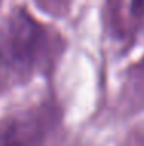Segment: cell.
I'll list each match as a JSON object with an SVG mask.
<instances>
[{"mask_svg":"<svg viewBox=\"0 0 144 146\" xmlns=\"http://www.w3.org/2000/svg\"><path fill=\"white\" fill-rule=\"evenodd\" d=\"M47 2L53 3V5H64V3L68 2V0H47Z\"/></svg>","mask_w":144,"mask_h":146,"instance_id":"cell-5","label":"cell"},{"mask_svg":"<svg viewBox=\"0 0 144 146\" xmlns=\"http://www.w3.org/2000/svg\"><path fill=\"white\" fill-rule=\"evenodd\" d=\"M124 100L129 109H138L144 104V59L129 73Z\"/></svg>","mask_w":144,"mask_h":146,"instance_id":"cell-3","label":"cell"},{"mask_svg":"<svg viewBox=\"0 0 144 146\" xmlns=\"http://www.w3.org/2000/svg\"><path fill=\"white\" fill-rule=\"evenodd\" d=\"M50 118L43 112H31L12 120L0 131V146H42Z\"/></svg>","mask_w":144,"mask_h":146,"instance_id":"cell-2","label":"cell"},{"mask_svg":"<svg viewBox=\"0 0 144 146\" xmlns=\"http://www.w3.org/2000/svg\"><path fill=\"white\" fill-rule=\"evenodd\" d=\"M57 51L54 34L23 9H16L0 27V70L26 78L47 68Z\"/></svg>","mask_w":144,"mask_h":146,"instance_id":"cell-1","label":"cell"},{"mask_svg":"<svg viewBox=\"0 0 144 146\" xmlns=\"http://www.w3.org/2000/svg\"><path fill=\"white\" fill-rule=\"evenodd\" d=\"M130 13L139 23H144V0H132Z\"/></svg>","mask_w":144,"mask_h":146,"instance_id":"cell-4","label":"cell"}]
</instances>
